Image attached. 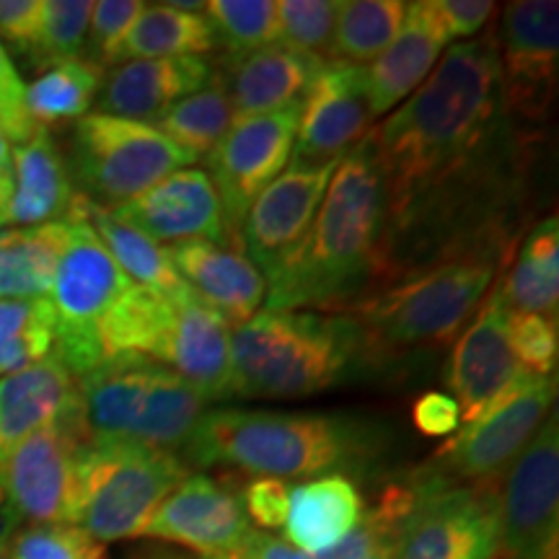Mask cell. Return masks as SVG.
Returning a JSON list of instances; mask_svg holds the SVG:
<instances>
[{
	"label": "cell",
	"mask_w": 559,
	"mask_h": 559,
	"mask_svg": "<svg viewBox=\"0 0 559 559\" xmlns=\"http://www.w3.org/2000/svg\"><path fill=\"white\" fill-rule=\"evenodd\" d=\"M230 330L234 326L218 311L187 290L177 300V313L158 366L174 370L207 404L234 400Z\"/></svg>",
	"instance_id": "20"
},
{
	"label": "cell",
	"mask_w": 559,
	"mask_h": 559,
	"mask_svg": "<svg viewBox=\"0 0 559 559\" xmlns=\"http://www.w3.org/2000/svg\"><path fill=\"white\" fill-rule=\"evenodd\" d=\"M389 213L379 160L362 138L332 174L309 234L267 277V309L347 313L386 288Z\"/></svg>",
	"instance_id": "2"
},
{
	"label": "cell",
	"mask_w": 559,
	"mask_h": 559,
	"mask_svg": "<svg viewBox=\"0 0 559 559\" xmlns=\"http://www.w3.org/2000/svg\"><path fill=\"white\" fill-rule=\"evenodd\" d=\"M523 132L502 102L492 32L456 41L368 132L389 213L386 288L445 257L513 254Z\"/></svg>",
	"instance_id": "1"
},
{
	"label": "cell",
	"mask_w": 559,
	"mask_h": 559,
	"mask_svg": "<svg viewBox=\"0 0 559 559\" xmlns=\"http://www.w3.org/2000/svg\"><path fill=\"white\" fill-rule=\"evenodd\" d=\"M324 62L283 45H272L254 52L226 55V68L218 79L226 86L234 115L254 117L304 102L313 75Z\"/></svg>",
	"instance_id": "23"
},
{
	"label": "cell",
	"mask_w": 559,
	"mask_h": 559,
	"mask_svg": "<svg viewBox=\"0 0 559 559\" xmlns=\"http://www.w3.org/2000/svg\"><path fill=\"white\" fill-rule=\"evenodd\" d=\"M234 396L298 400L366 366L362 332L349 313L264 309L230 330Z\"/></svg>",
	"instance_id": "4"
},
{
	"label": "cell",
	"mask_w": 559,
	"mask_h": 559,
	"mask_svg": "<svg viewBox=\"0 0 559 559\" xmlns=\"http://www.w3.org/2000/svg\"><path fill=\"white\" fill-rule=\"evenodd\" d=\"M510 270L500 280L510 311L557 319L559 306V221L544 218L528 230Z\"/></svg>",
	"instance_id": "31"
},
{
	"label": "cell",
	"mask_w": 559,
	"mask_h": 559,
	"mask_svg": "<svg viewBox=\"0 0 559 559\" xmlns=\"http://www.w3.org/2000/svg\"><path fill=\"white\" fill-rule=\"evenodd\" d=\"M508 345L523 370L534 376H555L559 353L557 319L508 311Z\"/></svg>",
	"instance_id": "41"
},
{
	"label": "cell",
	"mask_w": 559,
	"mask_h": 559,
	"mask_svg": "<svg viewBox=\"0 0 559 559\" xmlns=\"http://www.w3.org/2000/svg\"><path fill=\"white\" fill-rule=\"evenodd\" d=\"M391 559H500L498 487L456 485L428 466L409 477Z\"/></svg>",
	"instance_id": "7"
},
{
	"label": "cell",
	"mask_w": 559,
	"mask_h": 559,
	"mask_svg": "<svg viewBox=\"0 0 559 559\" xmlns=\"http://www.w3.org/2000/svg\"><path fill=\"white\" fill-rule=\"evenodd\" d=\"M500 559H510V557H500Z\"/></svg>",
	"instance_id": "56"
},
{
	"label": "cell",
	"mask_w": 559,
	"mask_h": 559,
	"mask_svg": "<svg viewBox=\"0 0 559 559\" xmlns=\"http://www.w3.org/2000/svg\"><path fill=\"white\" fill-rule=\"evenodd\" d=\"M337 166L340 160L321 166L290 160L288 169L249 207L239 239L247 249L243 254L264 277L288 260L309 234Z\"/></svg>",
	"instance_id": "16"
},
{
	"label": "cell",
	"mask_w": 559,
	"mask_h": 559,
	"mask_svg": "<svg viewBox=\"0 0 559 559\" xmlns=\"http://www.w3.org/2000/svg\"><path fill=\"white\" fill-rule=\"evenodd\" d=\"M239 498L249 521H254L257 526L270 531L283 528L285 519H288V498H290V485H285L283 479L272 477H257L247 481L239 489Z\"/></svg>",
	"instance_id": "44"
},
{
	"label": "cell",
	"mask_w": 559,
	"mask_h": 559,
	"mask_svg": "<svg viewBox=\"0 0 559 559\" xmlns=\"http://www.w3.org/2000/svg\"><path fill=\"white\" fill-rule=\"evenodd\" d=\"M13 198V171H0V210Z\"/></svg>",
	"instance_id": "51"
},
{
	"label": "cell",
	"mask_w": 559,
	"mask_h": 559,
	"mask_svg": "<svg viewBox=\"0 0 559 559\" xmlns=\"http://www.w3.org/2000/svg\"><path fill=\"white\" fill-rule=\"evenodd\" d=\"M41 0H0V41L32 60L39 37Z\"/></svg>",
	"instance_id": "46"
},
{
	"label": "cell",
	"mask_w": 559,
	"mask_h": 559,
	"mask_svg": "<svg viewBox=\"0 0 559 559\" xmlns=\"http://www.w3.org/2000/svg\"><path fill=\"white\" fill-rule=\"evenodd\" d=\"M430 9L451 45L459 39L469 41L495 16L498 5L489 0H430Z\"/></svg>",
	"instance_id": "45"
},
{
	"label": "cell",
	"mask_w": 559,
	"mask_h": 559,
	"mask_svg": "<svg viewBox=\"0 0 559 559\" xmlns=\"http://www.w3.org/2000/svg\"><path fill=\"white\" fill-rule=\"evenodd\" d=\"M185 464L228 466L254 477L309 479L360 474L381 453V436L362 419L313 412L218 407L200 417Z\"/></svg>",
	"instance_id": "3"
},
{
	"label": "cell",
	"mask_w": 559,
	"mask_h": 559,
	"mask_svg": "<svg viewBox=\"0 0 559 559\" xmlns=\"http://www.w3.org/2000/svg\"><path fill=\"white\" fill-rule=\"evenodd\" d=\"M234 120L236 115L228 102L226 86L215 73L205 88L177 102L158 120H153V128L169 138L192 160H198L207 158L215 151V145L226 138Z\"/></svg>",
	"instance_id": "34"
},
{
	"label": "cell",
	"mask_w": 559,
	"mask_h": 559,
	"mask_svg": "<svg viewBox=\"0 0 559 559\" xmlns=\"http://www.w3.org/2000/svg\"><path fill=\"white\" fill-rule=\"evenodd\" d=\"M9 559H109V551L75 523H32L13 534Z\"/></svg>",
	"instance_id": "40"
},
{
	"label": "cell",
	"mask_w": 559,
	"mask_h": 559,
	"mask_svg": "<svg viewBox=\"0 0 559 559\" xmlns=\"http://www.w3.org/2000/svg\"><path fill=\"white\" fill-rule=\"evenodd\" d=\"M249 531L236 489L205 474H187L151 515L143 539L177 544L210 559L236 555Z\"/></svg>",
	"instance_id": "17"
},
{
	"label": "cell",
	"mask_w": 559,
	"mask_h": 559,
	"mask_svg": "<svg viewBox=\"0 0 559 559\" xmlns=\"http://www.w3.org/2000/svg\"><path fill=\"white\" fill-rule=\"evenodd\" d=\"M205 16L215 32V45L228 55H243L280 41L275 0H210Z\"/></svg>",
	"instance_id": "37"
},
{
	"label": "cell",
	"mask_w": 559,
	"mask_h": 559,
	"mask_svg": "<svg viewBox=\"0 0 559 559\" xmlns=\"http://www.w3.org/2000/svg\"><path fill=\"white\" fill-rule=\"evenodd\" d=\"M412 423L425 436L443 438L461 428V409L451 394L428 391V394L417 396V402L412 404Z\"/></svg>",
	"instance_id": "47"
},
{
	"label": "cell",
	"mask_w": 559,
	"mask_h": 559,
	"mask_svg": "<svg viewBox=\"0 0 559 559\" xmlns=\"http://www.w3.org/2000/svg\"><path fill=\"white\" fill-rule=\"evenodd\" d=\"M213 75L205 58L128 60L104 75L96 115L151 124L177 102L205 88Z\"/></svg>",
	"instance_id": "21"
},
{
	"label": "cell",
	"mask_w": 559,
	"mask_h": 559,
	"mask_svg": "<svg viewBox=\"0 0 559 559\" xmlns=\"http://www.w3.org/2000/svg\"><path fill=\"white\" fill-rule=\"evenodd\" d=\"M81 409L79 379L55 355L0 379V453Z\"/></svg>",
	"instance_id": "26"
},
{
	"label": "cell",
	"mask_w": 559,
	"mask_h": 559,
	"mask_svg": "<svg viewBox=\"0 0 559 559\" xmlns=\"http://www.w3.org/2000/svg\"><path fill=\"white\" fill-rule=\"evenodd\" d=\"M445 47H449V39L430 9V0L407 3L400 34L373 60V66L366 68L368 104L373 120L400 107L412 91L428 79L430 70L443 58Z\"/></svg>",
	"instance_id": "25"
},
{
	"label": "cell",
	"mask_w": 559,
	"mask_h": 559,
	"mask_svg": "<svg viewBox=\"0 0 559 559\" xmlns=\"http://www.w3.org/2000/svg\"><path fill=\"white\" fill-rule=\"evenodd\" d=\"M66 158L45 128L13 148V198L0 210V230L66 218L73 202Z\"/></svg>",
	"instance_id": "27"
},
{
	"label": "cell",
	"mask_w": 559,
	"mask_h": 559,
	"mask_svg": "<svg viewBox=\"0 0 559 559\" xmlns=\"http://www.w3.org/2000/svg\"><path fill=\"white\" fill-rule=\"evenodd\" d=\"M362 513L366 506L355 481L345 474H326L290 487L285 534L293 547L317 557L337 547L358 526Z\"/></svg>",
	"instance_id": "28"
},
{
	"label": "cell",
	"mask_w": 559,
	"mask_h": 559,
	"mask_svg": "<svg viewBox=\"0 0 559 559\" xmlns=\"http://www.w3.org/2000/svg\"><path fill=\"white\" fill-rule=\"evenodd\" d=\"M19 523H21V515L16 513V508L11 506V500L5 498L3 487H0V547L13 539Z\"/></svg>",
	"instance_id": "49"
},
{
	"label": "cell",
	"mask_w": 559,
	"mask_h": 559,
	"mask_svg": "<svg viewBox=\"0 0 559 559\" xmlns=\"http://www.w3.org/2000/svg\"><path fill=\"white\" fill-rule=\"evenodd\" d=\"M213 50L215 32L205 13L179 11L169 3H145L124 39L120 62L202 58Z\"/></svg>",
	"instance_id": "32"
},
{
	"label": "cell",
	"mask_w": 559,
	"mask_h": 559,
	"mask_svg": "<svg viewBox=\"0 0 559 559\" xmlns=\"http://www.w3.org/2000/svg\"><path fill=\"white\" fill-rule=\"evenodd\" d=\"M111 210L156 243L177 247L190 241H213L234 247L218 192L210 174L202 169L174 171L138 200Z\"/></svg>",
	"instance_id": "19"
},
{
	"label": "cell",
	"mask_w": 559,
	"mask_h": 559,
	"mask_svg": "<svg viewBox=\"0 0 559 559\" xmlns=\"http://www.w3.org/2000/svg\"><path fill=\"white\" fill-rule=\"evenodd\" d=\"M50 298H0V379L52 353Z\"/></svg>",
	"instance_id": "36"
},
{
	"label": "cell",
	"mask_w": 559,
	"mask_h": 559,
	"mask_svg": "<svg viewBox=\"0 0 559 559\" xmlns=\"http://www.w3.org/2000/svg\"><path fill=\"white\" fill-rule=\"evenodd\" d=\"M104 86V68L86 58L66 60L41 70L26 86L24 107L39 128L79 122L88 115Z\"/></svg>",
	"instance_id": "33"
},
{
	"label": "cell",
	"mask_w": 559,
	"mask_h": 559,
	"mask_svg": "<svg viewBox=\"0 0 559 559\" xmlns=\"http://www.w3.org/2000/svg\"><path fill=\"white\" fill-rule=\"evenodd\" d=\"M68 236V221L0 230V298H47Z\"/></svg>",
	"instance_id": "30"
},
{
	"label": "cell",
	"mask_w": 559,
	"mask_h": 559,
	"mask_svg": "<svg viewBox=\"0 0 559 559\" xmlns=\"http://www.w3.org/2000/svg\"><path fill=\"white\" fill-rule=\"evenodd\" d=\"M68 223L70 236L47 298L55 311L52 355L81 379L104 360L99 324L132 283L86 223Z\"/></svg>",
	"instance_id": "9"
},
{
	"label": "cell",
	"mask_w": 559,
	"mask_h": 559,
	"mask_svg": "<svg viewBox=\"0 0 559 559\" xmlns=\"http://www.w3.org/2000/svg\"><path fill=\"white\" fill-rule=\"evenodd\" d=\"M91 11V0H41L39 37L32 55L34 66L47 70L58 62L79 60L86 50Z\"/></svg>",
	"instance_id": "38"
},
{
	"label": "cell",
	"mask_w": 559,
	"mask_h": 559,
	"mask_svg": "<svg viewBox=\"0 0 559 559\" xmlns=\"http://www.w3.org/2000/svg\"><path fill=\"white\" fill-rule=\"evenodd\" d=\"M135 559H187V557H181V555H177V551H171V549L151 547V549L140 551V555H138Z\"/></svg>",
	"instance_id": "52"
},
{
	"label": "cell",
	"mask_w": 559,
	"mask_h": 559,
	"mask_svg": "<svg viewBox=\"0 0 559 559\" xmlns=\"http://www.w3.org/2000/svg\"><path fill=\"white\" fill-rule=\"evenodd\" d=\"M88 443L79 409L0 453V487L21 521L75 523L79 464Z\"/></svg>",
	"instance_id": "11"
},
{
	"label": "cell",
	"mask_w": 559,
	"mask_h": 559,
	"mask_svg": "<svg viewBox=\"0 0 559 559\" xmlns=\"http://www.w3.org/2000/svg\"><path fill=\"white\" fill-rule=\"evenodd\" d=\"M391 544L394 542H386V544H381V547H376L366 559H391Z\"/></svg>",
	"instance_id": "53"
},
{
	"label": "cell",
	"mask_w": 559,
	"mask_h": 559,
	"mask_svg": "<svg viewBox=\"0 0 559 559\" xmlns=\"http://www.w3.org/2000/svg\"><path fill=\"white\" fill-rule=\"evenodd\" d=\"M555 404V376L521 370L498 402L453 432L425 464L438 477L472 487H498L521 451L547 423Z\"/></svg>",
	"instance_id": "10"
},
{
	"label": "cell",
	"mask_w": 559,
	"mask_h": 559,
	"mask_svg": "<svg viewBox=\"0 0 559 559\" xmlns=\"http://www.w3.org/2000/svg\"><path fill=\"white\" fill-rule=\"evenodd\" d=\"M407 3L402 0H345L340 3L326 60L366 66L394 41Z\"/></svg>",
	"instance_id": "35"
},
{
	"label": "cell",
	"mask_w": 559,
	"mask_h": 559,
	"mask_svg": "<svg viewBox=\"0 0 559 559\" xmlns=\"http://www.w3.org/2000/svg\"><path fill=\"white\" fill-rule=\"evenodd\" d=\"M210 559H236L234 555H228V557H210Z\"/></svg>",
	"instance_id": "55"
},
{
	"label": "cell",
	"mask_w": 559,
	"mask_h": 559,
	"mask_svg": "<svg viewBox=\"0 0 559 559\" xmlns=\"http://www.w3.org/2000/svg\"><path fill=\"white\" fill-rule=\"evenodd\" d=\"M145 3L140 0H99L94 3L88 21V58L99 68H111L120 62V50L128 32L135 24Z\"/></svg>",
	"instance_id": "42"
},
{
	"label": "cell",
	"mask_w": 559,
	"mask_h": 559,
	"mask_svg": "<svg viewBox=\"0 0 559 559\" xmlns=\"http://www.w3.org/2000/svg\"><path fill=\"white\" fill-rule=\"evenodd\" d=\"M24 96V81H21L16 66L11 62V55L5 52L3 41H0V124H3L11 143L16 145L26 143L34 132L41 130L26 111Z\"/></svg>",
	"instance_id": "43"
},
{
	"label": "cell",
	"mask_w": 559,
	"mask_h": 559,
	"mask_svg": "<svg viewBox=\"0 0 559 559\" xmlns=\"http://www.w3.org/2000/svg\"><path fill=\"white\" fill-rule=\"evenodd\" d=\"M370 122L366 66L326 60L300 102L290 160L306 166L342 160L368 135Z\"/></svg>",
	"instance_id": "15"
},
{
	"label": "cell",
	"mask_w": 559,
	"mask_h": 559,
	"mask_svg": "<svg viewBox=\"0 0 559 559\" xmlns=\"http://www.w3.org/2000/svg\"><path fill=\"white\" fill-rule=\"evenodd\" d=\"M166 254L187 288L228 324L239 326L260 313L267 298V280L243 251L226 243L190 241L166 247Z\"/></svg>",
	"instance_id": "22"
},
{
	"label": "cell",
	"mask_w": 559,
	"mask_h": 559,
	"mask_svg": "<svg viewBox=\"0 0 559 559\" xmlns=\"http://www.w3.org/2000/svg\"><path fill=\"white\" fill-rule=\"evenodd\" d=\"M0 559H9V544H3V547H0Z\"/></svg>",
	"instance_id": "54"
},
{
	"label": "cell",
	"mask_w": 559,
	"mask_h": 559,
	"mask_svg": "<svg viewBox=\"0 0 559 559\" xmlns=\"http://www.w3.org/2000/svg\"><path fill=\"white\" fill-rule=\"evenodd\" d=\"M508 311L498 280L489 288L487 300H481L477 317L451 349L445 383L459 404L464 425L498 402L523 370L508 345Z\"/></svg>",
	"instance_id": "18"
},
{
	"label": "cell",
	"mask_w": 559,
	"mask_h": 559,
	"mask_svg": "<svg viewBox=\"0 0 559 559\" xmlns=\"http://www.w3.org/2000/svg\"><path fill=\"white\" fill-rule=\"evenodd\" d=\"M300 104L267 115L236 117L226 138L207 156L210 181L218 192L228 239L239 247L243 218L254 200L267 190L285 166L296 145Z\"/></svg>",
	"instance_id": "13"
},
{
	"label": "cell",
	"mask_w": 559,
	"mask_h": 559,
	"mask_svg": "<svg viewBox=\"0 0 559 559\" xmlns=\"http://www.w3.org/2000/svg\"><path fill=\"white\" fill-rule=\"evenodd\" d=\"M498 519L502 557L557 559L559 430L555 415L500 479Z\"/></svg>",
	"instance_id": "14"
},
{
	"label": "cell",
	"mask_w": 559,
	"mask_h": 559,
	"mask_svg": "<svg viewBox=\"0 0 559 559\" xmlns=\"http://www.w3.org/2000/svg\"><path fill=\"white\" fill-rule=\"evenodd\" d=\"M236 559H311L309 555L293 547L283 536L267 534V531H249L241 549L234 555Z\"/></svg>",
	"instance_id": "48"
},
{
	"label": "cell",
	"mask_w": 559,
	"mask_h": 559,
	"mask_svg": "<svg viewBox=\"0 0 559 559\" xmlns=\"http://www.w3.org/2000/svg\"><path fill=\"white\" fill-rule=\"evenodd\" d=\"M340 3L334 0H280V41L293 52L326 60L337 24Z\"/></svg>",
	"instance_id": "39"
},
{
	"label": "cell",
	"mask_w": 559,
	"mask_h": 559,
	"mask_svg": "<svg viewBox=\"0 0 559 559\" xmlns=\"http://www.w3.org/2000/svg\"><path fill=\"white\" fill-rule=\"evenodd\" d=\"M158 362L143 355H115L79 379L81 417L88 440L132 443Z\"/></svg>",
	"instance_id": "24"
},
{
	"label": "cell",
	"mask_w": 559,
	"mask_h": 559,
	"mask_svg": "<svg viewBox=\"0 0 559 559\" xmlns=\"http://www.w3.org/2000/svg\"><path fill=\"white\" fill-rule=\"evenodd\" d=\"M185 477L177 453L91 440L79 464L75 526L102 544L143 539L151 515Z\"/></svg>",
	"instance_id": "6"
},
{
	"label": "cell",
	"mask_w": 559,
	"mask_h": 559,
	"mask_svg": "<svg viewBox=\"0 0 559 559\" xmlns=\"http://www.w3.org/2000/svg\"><path fill=\"white\" fill-rule=\"evenodd\" d=\"M194 160L148 122L86 115L73 130V166L83 194L104 207L138 200Z\"/></svg>",
	"instance_id": "8"
},
{
	"label": "cell",
	"mask_w": 559,
	"mask_h": 559,
	"mask_svg": "<svg viewBox=\"0 0 559 559\" xmlns=\"http://www.w3.org/2000/svg\"><path fill=\"white\" fill-rule=\"evenodd\" d=\"M508 257L495 249L445 257L349 309L366 340L368 360L376 366L451 345L498 283Z\"/></svg>",
	"instance_id": "5"
},
{
	"label": "cell",
	"mask_w": 559,
	"mask_h": 559,
	"mask_svg": "<svg viewBox=\"0 0 559 559\" xmlns=\"http://www.w3.org/2000/svg\"><path fill=\"white\" fill-rule=\"evenodd\" d=\"M62 221L86 223L99 236L111 260L120 264V270L130 277V283L135 280V285L166 293V296H179V293L190 290L174 270L166 247H160L145 234H140L138 228H132L130 223H124L111 207H104L79 192L73 194V202H70L68 215Z\"/></svg>",
	"instance_id": "29"
},
{
	"label": "cell",
	"mask_w": 559,
	"mask_h": 559,
	"mask_svg": "<svg viewBox=\"0 0 559 559\" xmlns=\"http://www.w3.org/2000/svg\"><path fill=\"white\" fill-rule=\"evenodd\" d=\"M0 171H13V148L3 124H0Z\"/></svg>",
	"instance_id": "50"
},
{
	"label": "cell",
	"mask_w": 559,
	"mask_h": 559,
	"mask_svg": "<svg viewBox=\"0 0 559 559\" xmlns=\"http://www.w3.org/2000/svg\"><path fill=\"white\" fill-rule=\"evenodd\" d=\"M502 102L515 124L547 120L559 73V5L555 0H513L492 29Z\"/></svg>",
	"instance_id": "12"
}]
</instances>
